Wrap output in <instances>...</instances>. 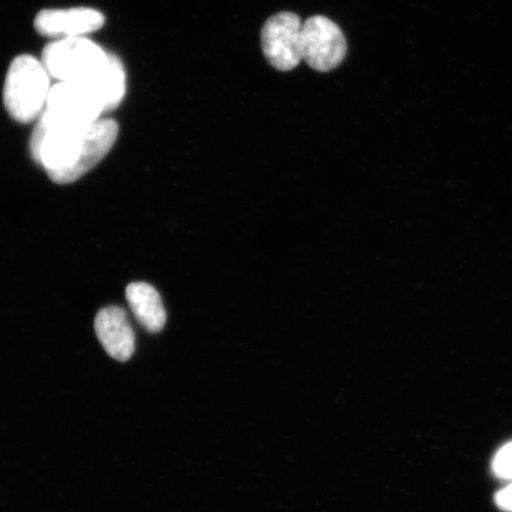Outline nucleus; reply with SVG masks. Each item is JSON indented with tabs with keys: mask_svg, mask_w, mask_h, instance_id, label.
Wrapping results in <instances>:
<instances>
[{
	"mask_svg": "<svg viewBox=\"0 0 512 512\" xmlns=\"http://www.w3.org/2000/svg\"><path fill=\"white\" fill-rule=\"evenodd\" d=\"M347 49L341 28L331 19L313 16L303 23L302 57L313 70L328 73L336 69Z\"/></svg>",
	"mask_w": 512,
	"mask_h": 512,
	"instance_id": "5",
	"label": "nucleus"
},
{
	"mask_svg": "<svg viewBox=\"0 0 512 512\" xmlns=\"http://www.w3.org/2000/svg\"><path fill=\"white\" fill-rule=\"evenodd\" d=\"M104 24V15L89 8L43 10L35 19L38 34L55 40L85 37Z\"/></svg>",
	"mask_w": 512,
	"mask_h": 512,
	"instance_id": "7",
	"label": "nucleus"
},
{
	"mask_svg": "<svg viewBox=\"0 0 512 512\" xmlns=\"http://www.w3.org/2000/svg\"><path fill=\"white\" fill-rule=\"evenodd\" d=\"M119 126L101 118L91 124H63L42 114L30 140L31 156L46 169L51 181H78L111 151Z\"/></svg>",
	"mask_w": 512,
	"mask_h": 512,
	"instance_id": "1",
	"label": "nucleus"
},
{
	"mask_svg": "<svg viewBox=\"0 0 512 512\" xmlns=\"http://www.w3.org/2000/svg\"><path fill=\"white\" fill-rule=\"evenodd\" d=\"M495 499L499 508L504 511L512 512V484L498 491Z\"/></svg>",
	"mask_w": 512,
	"mask_h": 512,
	"instance_id": "11",
	"label": "nucleus"
},
{
	"mask_svg": "<svg viewBox=\"0 0 512 512\" xmlns=\"http://www.w3.org/2000/svg\"><path fill=\"white\" fill-rule=\"evenodd\" d=\"M51 76L42 60L31 55L16 57L10 64L4 85L6 111L18 123L29 124L46 111Z\"/></svg>",
	"mask_w": 512,
	"mask_h": 512,
	"instance_id": "2",
	"label": "nucleus"
},
{
	"mask_svg": "<svg viewBox=\"0 0 512 512\" xmlns=\"http://www.w3.org/2000/svg\"><path fill=\"white\" fill-rule=\"evenodd\" d=\"M95 332L102 347L114 360H130L136 348V338L123 309L118 306L102 309L95 318Z\"/></svg>",
	"mask_w": 512,
	"mask_h": 512,
	"instance_id": "8",
	"label": "nucleus"
},
{
	"mask_svg": "<svg viewBox=\"0 0 512 512\" xmlns=\"http://www.w3.org/2000/svg\"><path fill=\"white\" fill-rule=\"evenodd\" d=\"M112 55L85 37L64 38L48 44L42 62L59 82H102L111 67Z\"/></svg>",
	"mask_w": 512,
	"mask_h": 512,
	"instance_id": "3",
	"label": "nucleus"
},
{
	"mask_svg": "<svg viewBox=\"0 0 512 512\" xmlns=\"http://www.w3.org/2000/svg\"><path fill=\"white\" fill-rule=\"evenodd\" d=\"M107 112V101L98 83L67 81L51 87L43 114L63 124H91Z\"/></svg>",
	"mask_w": 512,
	"mask_h": 512,
	"instance_id": "4",
	"label": "nucleus"
},
{
	"mask_svg": "<svg viewBox=\"0 0 512 512\" xmlns=\"http://www.w3.org/2000/svg\"><path fill=\"white\" fill-rule=\"evenodd\" d=\"M302 30V19L293 12H280L267 19L261 31V44L272 67L280 72L298 67L303 60Z\"/></svg>",
	"mask_w": 512,
	"mask_h": 512,
	"instance_id": "6",
	"label": "nucleus"
},
{
	"mask_svg": "<svg viewBox=\"0 0 512 512\" xmlns=\"http://www.w3.org/2000/svg\"><path fill=\"white\" fill-rule=\"evenodd\" d=\"M126 299L140 325L156 334L166 323V311L156 288L146 283H133L126 288Z\"/></svg>",
	"mask_w": 512,
	"mask_h": 512,
	"instance_id": "9",
	"label": "nucleus"
},
{
	"mask_svg": "<svg viewBox=\"0 0 512 512\" xmlns=\"http://www.w3.org/2000/svg\"><path fill=\"white\" fill-rule=\"evenodd\" d=\"M492 470L501 479H512V441L496 453Z\"/></svg>",
	"mask_w": 512,
	"mask_h": 512,
	"instance_id": "10",
	"label": "nucleus"
}]
</instances>
